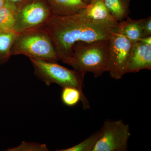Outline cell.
Listing matches in <instances>:
<instances>
[{
    "label": "cell",
    "mask_w": 151,
    "mask_h": 151,
    "mask_svg": "<svg viewBox=\"0 0 151 151\" xmlns=\"http://www.w3.org/2000/svg\"><path fill=\"white\" fill-rule=\"evenodd\" d=\"M118 24L94 21L78 13L68 16L53 15L43 28L50 37L60 60L64 63L76 43L108 39Z\"/></svg>",
    "instance_id": "obj_1"
},
{
    "label": "cell",
    "mask_w": 151,
    "mask_h": 151,
    "mask_svg": "<svg viewBox=\"0 0 151 151\" xmlns=\"http://www.w3.org/2000/svg\"><path fill=\"white\" fill-rule=\"evenodd\" d=\"M108 39L76 43L70 56L63 63L73 70L91 73L95 78L108 71Z\"/></svg>",
    "instance_id": "obj_2"
},
{
    "label": "cell",
    "mask_w": 151,
    "mask_h": 151,
    "mask_svg": "<svg viewBox=\"0 0 151 151\" xmlns=\"http://www.w3.org/2000/svg\"><path fill=\"white\" fill-rule=\"evenodd\" d=\"M11 52L12 56L23 55L52 62L60 60L51 38L43 28L17 34Z\"/></svg>",
    "instance_id": "obj_3"
},
{
    "label": "cell",
    "mask_w": 151,
    "mask_h": 151,
    "mask_svg": "<svg viewBox=\"0 0 151 151\" xmlns=\"http://www.w3.org/2000/svg\"><path fill=\"white\" fill-rule=\"evenodd\" d=\"M36 76L47 86L58 84L62 88H76L82 94L85 73L68 69L57 62L29 58Z\"/></svg>",
    "instance_id": "obj_4"
},
{
    "label": "cell",
    "mask_w": 151,
    "mask_h": 151,
    "mask_svg": "<svg viewBox=\"0 0 151 151\" xmlns=\"http://www.w3.org/2000/svg\"><path fill=\"white\" fill-rule=\"evenodd\" d=\"M53 16L45 0H28L16 9L14 31L17 34L43 28Z\"/></svg>",
    "instance_id": "obj_5"
},
{
    "label": "cell",
    "mask_w": 151,
    "mask_h": 151,
    "mask_svg": "<svg viewBox=\"0 0 151 151\" xmlns=\"http://www.w3.org/2000/svg\"><path fill=\"white\" fill-rule=\"evenodd\" d=\"M134 42L115 32L108 39V71L113 79L119 80L127 73Z\"/></svg>",
    "instance_id": "obj_6"
},
{
    "label": "cell",
    "mask_w": 151,
    "mask_h": 151,
    "mask_svg": "<svg viewBox=\"0 0 151 151\" xmlns=\"http://www.w3.org/2000/svg\"><path fill=\"white\" fill-rule=\"evenodd\" d=\"M92 151H126L131 137L130 127L122 120H107Z\"/></svg>",
    "instance_id": "obj_7"
},
{
    "label": "cell",
    "mask_w": 151,
    "mask_h": 151,
    "mask_svg": "<svg viewBox=\"0 0 151 151\" xmlns=\"http://www.w3.org/2000/svg\"><path fill=\"white\" fill-rule=\"evenodd\" d=\"M151 69V45L140 41L134 42L128 64L127 73Z\"/></svg>",
    "instance_id": "obj_8"
},
{
    "label": "cell",
    "mask_w": 151,
    "mask_h": 151,
    "mask_svg": "<svg viewBox=\"0 0 151 151\" xmlns=\"http://www.w3.org/2000/svg\"><path fill=\"white\" fill-rule=\"evenodd\" d=\"M78 13L84 17L94 21L113 24L119 23L112 16L103 0H93Z\"/></svg>",
    "instance_id": "obj_9"
},
{
    "label": "cell",
    "mask_w": 151,
    "mask_h": 151,
    "mask_svg": "<svg viewBox=\"0 0 151 151\" xmlns=\"http://www.w3.org/2000/svg\"><path fill=\"white\" fill-rule=\"evenodd\" d=\"M54 16L65 17L78 13L87 4L82 0H45Z\"/></svg>",
    "instance_id": "obj_10"
},
{
    "label": "cell",
    "mask_w": 151,
    "mask_h": 151,
    "mask_svg": "<svg viewBox=\"0 0 151 151\" xmlns=\"http://www.w3.org/2000/svg\"><path fill=\"white\" fill-rule=\"evenodd\" d=\"M143 19H132L127 18L119 22L115 32L124 35L134 42L138 41L142 37Z\"/></svg>",
    "instance_id": "obj_11"
},
{
    "label": "cell",
    "mask_w": 151,
    "mask_h": 151,
    "mask_svg": "<svg viewBox=\"0 0 151 151\" xmlns=\"http://www.w3.org/2000/svg\"><path fill=\"white\" fill-rule=\"evenodd\" d=\"M62 88L61 99L64 105L68 107H73L81 101L84 110H88L90 108L89 101L86 96L78 89L72 87H64Z\"/></svg>",
    "instance_id": "obj_12"
},
{
    "label": "cell",
    "mask_w": 151,
    "mask_h": 151,
    "mask_svg": "<svg viewBox=\"0 0 151 151\" xmlns=\"http://www.w3.org/2000/svg\"><path fill=\"white\" fill-rule=\"evenodd\" d=\"M105 6L116 21L129 17L131 0H103Z\"/></svg>",
    "instance_id": "obj_13"
},
{
    "label": "cell",
    "mask_w": 151,
    "mask_h": 151,
    "mask_svg": "<svg viewBox=\"0 0 151 151\" xmlns=\"http://www.w3.org/2000/svg\"><path fill=\"white\" fill-rule=\"evenodd\" d=\"M17 35L14 30L0 32V64L7 62L12 56V47Z\"/></svg>",
    "instance_id": "obj_14"
},
{
    "label": "cell",
    "mask_w": 151,
    "mask_h": 151,
    "mask_svg": "<svg viewBox=\"0 0 151 151\" xmlns=\"http://www.w3.org/2000/svg\"><path fill=\"white\" fill-rule=\"evenodd\" d=\"M16 9L5 4L0 9V32L14 30Z\"/></svg>",
    "instance_id": "obj_15"
},
{
    "label": "cell",
    "mask_w": 151,
    "mask_h": 151,
    "mask_svg": "<svg viewBox=\"0 0 151 151\" xmlns=\"http://www.w3.org/2000/svg\"><path fill=\"white\" fill-rule=\"evenodd\" d=\"M100 135V130L93 133L85 139L70 147L58 150L57 151H92Z\"/></svg>",
    "instance_id": "obj_16"
},
{
    "label": "cell",
    "mask_w": 151,
    "mask_h": 151,
    "mask_svg": "<svg viewBox=\"0 0 151 151\" xmlns=\"http://www.w3.org/2000/svg\"><path fill=\"white\" fill-rule=\"evenodd\" d=\"M7 151H49L46 145L45 144L23 141L19 145L11 148Z\"/></svg>",
    "instance_id": "obj_17"
},
{
    "label": "cell",
    "mask_w": 151,
    "mask_h": 151,
    "mask_svg": "<svg viewBox=\"0 0 151 151\" xmlns=\"http://www.w3.org/2000/svg\"><path fill=\"white\" fill-rule=\"evenodd\" d=\"M151 36V17L143 19L142 37Z\"/></svg>",
    "instance_id": "obj_18"
},
{
    "label": "cell",
    "mask_w": 151,
    "mask_h": 151,
    "mask_svg": "<svg viewBox=\"0 0 151 151\" xmlns=\"http://www.w3.org/2000/svg\"><path fill=\"white\" fill-rule=\"evenodd\" d=\"M28 1V0H6L5 4L17 9L19 6Z\"/></svg>",
    "instance_id": "obj_19"
},
{
    "label": "cell",
    "mask_w": 151,
    "mask_h": 151,
    "mask_svg": "<svg viewBox=\"0 0 151 151\" xmlns=\"http://www.w3.org/2000/svg\"><path fill=\"white\" fill-rule=\"evenodd\" d=\"M138 41L141 42L146 44L151 45V36L145 37H141Z\"/></svg>",
    "instance_id": "obj_20"
},
{
    "label": "cell",
    "mask_w": 151,
    "mask_h": 151,
    "mask_svg": "<svg viewBox=\"0 0 151 151\" xmlns=\"http://www.w3.org/2000/svg\"><path fill=\"white\" fill-rule=\"evenodd\" d=\"M6 0H0V9L5 4Z\"/></svg>",
    "instance_id": "obj_21"
},
{
    "label": "cell",
    "mask_w": 151,
    "mask_h": 151,
    "mask_svg": "<svg viewBox=\"0 0 151 151\" xmlns=\"http://www.w3.org/2000/svg\"><path fill=\"white\" fill-rule=\"evenodd\" d=\"M86 4H89L93 0H82Z\"/></svg>",
    "instance_id": "obj_22"
}]
</instances>
